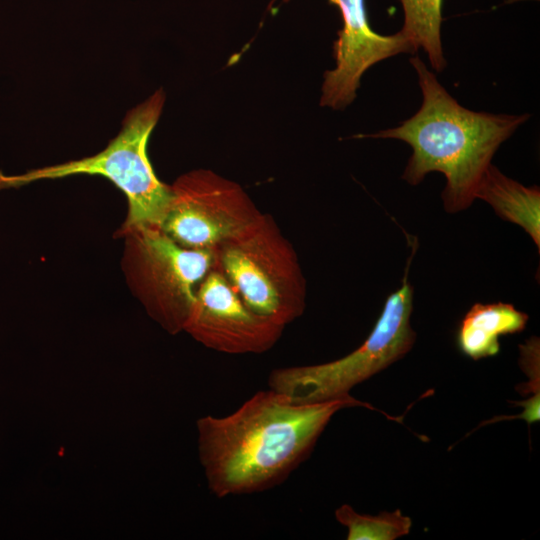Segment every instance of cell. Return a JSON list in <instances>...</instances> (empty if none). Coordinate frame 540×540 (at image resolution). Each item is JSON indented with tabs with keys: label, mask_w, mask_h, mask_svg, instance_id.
Instances as JSON below:
<instances>
[{
	"label": "cell",
	"mask_w": 540,
	"mask_h": 540,
	"mask_svg": "<svg viewBox=\"0 0 540 540\" xmlns=\"http://www.w3.org/2000/svg\"><path fill=\"white\" fill-rule=\"evenodd\" d=\"M373 407L349 396L298 403L271 388L222 417L197 421L198 451L210 491L219 498L271 489L311 454L340 410Z\"/></svg>",
	"instance_id": "6da1fadb"
},
{
	"label": "cell",
	"mask_w": 540,
	"mask_h": 540,
	"mask_svg": "<svg viewBox=\"0 0 540 540\" xmlns=\"http://www.w3.org/2000/svg\"><path fill=\"white\" fill-rule=\"evenodd\" d=\"M423 95L418 112L401 125L357 137L406 142L413 153L402 179L420 183L429 172L446 178L444 208L454 213L469 207L498 147L529 115H495L461 106L418 57H412Z\"/></svg>",
	"instance_id": "7a4b0ae2"
},
{
	"label": "cell",
	"mask_w": 540,
	"mask_h": 540,
	"mask_svg": "<svg viewBox=\"0 0 540 540\" xmlns=\"http://www.w3.org/2000/svg\"><path fill=\"white\" fill-rule=\"evenodd\" d=\"M164 102L165 94L159 89L131 109L118 135L97 154L20 175H6L0 171V190L39 180L99 175L112 182L127 198L128 213L120 229L161 227L171 200V186L156 176L148 157L147 145Z\"/></svg>",
	"instance_id": "3957f363"
},
{
	"label": "cell",
	"mask_w": 540,
	"mask_h": 540,
	"mask_svg": "<svg viewBox=\"0 0 540 540\" xmlns=\"http://www.w3.org/2000/svg\"><path fill=\"white\" fill-rule=\"evenodd\" d=\"M412 249L401 287L387 297L371 333L357 349L327 363L274 369L269 388L298 403L345 398L356 385L404 357L416 340L410 324L413 287L408 279L416 246Z\"/></svg>",
	"instance_id": "277c9868"
},
{
	"label": "cell",
	"mask_w": 540,
	"mask_h": 540,
	"mask_svg": "<svg viewBox=\"0 0 540 540\" xmlns=\"http://www.w3.org/2000/svg\"><path fill=\"white\" fill-rule=\"evenodd\" d=\"M255 313L285 327L305 309L297 255L269 214L215 249V265Z\"/></svg>",
	"instance_id": "5b68a950"
},
{
	"label": "cell",
	"mask_w": 540,
	"mask_h": 540,
	"mask_svg": "<svg viewBox=\"0 0 540 540\" xmlns=\"http://www.w3.org/2000/svg\"><path fill=\"white\" fill-rule=\"evenodd\" d=\"M122 270L132 294L171 334L183 331L195 289L215 265V250L187 249L160 227L119 229Z\"/></svg>",
	"instance_id": "8992f818"
},
{
	"label": "cell",
	"mask_w": 540,
	"mask_h": 540,
	"mask_svg": "<svg viewBox=\"0 0 540 540\" xmlns=\"http://www.w3.org/2000/svg\"><path fill=\"white\" fill-rule=\"evenodd\" d=\"M260 215L239 184L198 169L182 174L171 185V200L160 228L184 248L215 250Z\"/></svg>",
	"instance_id": "52a82bcc"
},
{
	"label": "cell",
	"mask_w": 540,
	"mask_h": 540,
	"mask_svg": "<svg viewBox=\"0 0 540 540\" xmlns=\"http://www.w3.org/2000/svg\"><path fill=\"white\" fill-rule=\"evenodd\" d=\"M284 328L252 311L214 266L195 289L183 331L218 352L259 354L278 342Z\"/></svg>",
	"instance_id": "ba28073f"
},
{
	"label": "cell",
	"mask_w": 540,
	"mask_h": 540,
	"mask_svg": "<svg viewBox=\"0 0 540 540\" xmlns=\"http://www.w3.org/2000/svg\"><path fill=\"white\" fill-rule=\"evenodd\" d=\"M341 13L343 26L334 42L336 66L324 74L320 105L343 109L356 97L363 73L372 65L416 47L400 31L393 35L374 32L364 0H329Z\"/></svg>",
	"instance_id": "9c48e42d"
},
{
	"label": "cell",
	"mask_w": 540,
	"mask_h": 540,
	"mask_svg": "<svg viewBox=\"0 0 540 540\" xmlns=\"http://www.w3.org/2000/svg\"><path fill=\"white\" fill-rule=\"evenodd\" d=\"M528 315L512 304L497 302L474 304L465 314L457 331L460 351L473 360L499 353V338L525 329Z\"/></svg>",
	"instance_id": "30bf717a"
},
{
	"label": "cell",
	"mask_w": 540,
	"mask_h": 540,
	"mask_svg": "<svg viewBox=\"0 0 540 540\" xmlns=\"http://www.w3.org/2000/svg\"><path fill=\"white\" fill-rule=\"evenodd\" d=\"M475 198L489 203L502 219L521 226L540 248V191L525 187L490 164L475 192Z\"/></svg>",
	"instance_id": "8fae6325"
},
{
	"label": "cell",
	"mask_w": 540,
	"mask_h": 540,
	"mask_svg": "<svg viewBox=\"0 0 540 540\" xmlns=\"http://www.w3.org/2000/svg\"><path fill=\"white\" fill-rule=\"evenodd\" d=\"M404 24L400 32L418 50H425L434 70L444 69L446 61L441 42L442 0H400Z\"/></svg>",
	"instance_id": "7c38bea8"
},
{
	"label": "cell",
	"mask_w": 540,
	"mask_h": 540,
	"mask_svg": "<svg viewBox=\"0 0 540 540\" xmlns=\"http://www.w3.org/2000/svg\"><path fill=\"white\" fill-rule=\"evenodd\" d=\"M335 517L347 528L348 540H395L409 534L412 526L411 518L400 510L369 515L343 504L336 509Z\"/></svg>",
	"instance_id": "4fadbf2b"
},
{
	"label": "cell",
	"mask_w": 540,
	"mask_h": 540,
	"mask_svg": "<svg viewBox=\"0 0 540 540\" xmlns=\"http://www.w3.org/2000/svg\"><path fill=\"white\" fill-rule=\"evenodd\" d=\"M521 366L529 376L530 381L520 386L525 388L523 394L531 391L539 393V342L537 338H532L525 345H521Z\"/></svg>",
	"instance_id": "5bb4252c"
}]
</instances>
